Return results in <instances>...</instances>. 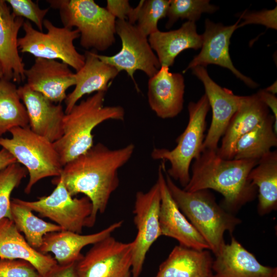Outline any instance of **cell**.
<instances>
[{"instance_id":"6da1fadb","label":"cell","mask_w":277,"mask_h":277,"mask_svg":"<svg viewBox=\"0 0 277 277\" xmlns=\"http://www.w3.org/2000/svg\"><path fill=\"white\" fill-rule=\"evenodd\" d=\"M134 149L133 144L111 149L98 143L63 166L58 177L70 194H84L92 203L89 227L94 226L98 213L105 211L119 186L118 170L130 160Z\"/></svg>"},{"instance_id":"7a4b0ae2","label":"cell","mask_w":277,"mask_h":277,"mask_svg":"<svg viewBox=\"0 0 277 277\" xmlns=\"http://www.w3.org/2000/svg\"><path fill=\"white\" fill-rule=\"evenodd\" d=\"M258 162L225 160L220 157L216 150L203 149L194 160L189 182L183 189L188 192L214 190L223 196L221 206L233 214L257 196V188L248 176Z\"/></svg>"},{"instance_id":"3957f363","label":"cell","mask_w":277,"mask_h":277,"mask_svg":"<svg viewBox=\"0 0 277 277\" xmlns=\"http://www.w3.org/2000/svg\"><path fill=\"white\" fill-rule=\"evenodd\" d=\"M106 92H97L75 104L63 119V134L53 143L62 165L86 152L93 146L92 131L108 120L123 121L121 106L104 105Z\"/></svg>"},{"instance_id":"277c9868","label":"cell","mask_w":277,"mask_h":277,"mask_svg":"<svg viewBox=\"0 0 277 277\" xmlns=\"http://www.w3.org/2000/svg\"><path fill=\"white\" fill-rule=\"evenodd\" d=\"M164 171L169 192L177 207L216 254L225 243L226 231L232 233L241 220L217 204L209 190L188 192L180 188Z\"/></svg>"},{"instance_id":"5b68a950","label":"cell","mask_w":277,"mask_h":277,"mask_svg":"<svg viewBox=\"0 0 277 277\" xmlns=\"http://www.w3.org/2000/svg\"><path fill=\"white\" fill-rule=\"evenodd\" d=\"M58 10L63 27H76L80 45L86 49L103 51L115 42L116 18L93 0H49Z\"/></svg>"},{"instance_id":"8992f818","label":"cell","mask_w":277,"mask_h":277,"mask_svg":"<svg viewBox=\"0 0 277 277\" xmlns=\"http://www.w3.org/2000/svg\"><path fill=\"white\" fill-rule=\"evenodd\" d=\"M210 109L208 98L204 94L197 102L188 105L189 120L183 132L177 138L176 146L172 150L154 148L151 156L155 160L168 161L170 167L166 173L185 187L190 179L192 161L198 157L203 150L205 137L206 117Z\"/></svg>"},{"instance_id":"52a82bcc","label":"cell","mask_w":277,"mask_h":277,"mask_svg":"<svg viewBox=\"0 0 277 277\" xmlns=\"http://www.w3.org/2000/svg\"><path fill=\"white\" fill-rule=\"evenodd\" d=\"M11 138L0 137V146L9 151L27 170L26 194L40 180L60 175L63 166L52 143L33 132L29 126L15 127Z\"/></svg>"},{"instance_id":"ba28073f","label":"cell","mask_w":277,"mask_h":277,"mask_svg":"<svg viewBox=\"0 0 277 277\" xmlns=\"http://www.w3.org/2000/svg\"><path fill=\"white\" fill-rule=\"evenodd\" d=\"M43 26L46 33L37 30L28 20L23 28L25 34L18 38V48L22 53H28L36 58L60 60L76 71L85 63V55L79 53L74 41L80 37L79 31L75 29L59 27L45 19Z\"/></svg>"},{"instance_id":"9c48e42d","label":"cell","mask_w":277,"mask_h":277,"mask_svg":"<svg viewBox=\"0 0 277 277\" xmlns=\"http://www.w3.org/2000/svg\"><path fill=\"white\" fill-rule=\"evenodd\" d=\"M52 183L56 185L52 192L38 197L36 201L12 199L41 216L55 222L62 230L82 233L84 227H89L92 211L91 201L85 196L73 197L60 177L54 179Z\"/></svg>"},{"instance_id":"30bf717a","label":"cell","mask_w":277,"mask_h":277,"mask_svg":"<svg viewBox=\"0 0 277 277\" xmlns=\"http://www.w3.org/2000/svg\"><path fill=\"white\" fill-rule=\"evenodd\" d=\"M115 31L121 41V50L113 55L97 53V56L102 62L114 67L118 72L126 71L133 81L135 89L139 91L134 76L136 71L141 70L150 78L158 71L161 65L151 48L147 36L136 24L117 19Z\"/></svg>"},{"instance_id":"8fae6325","label":"cell","mask_w":277,"mask_h":277,"mask_svg":"<svg viewBox=\"0 0 277 277\" xmlns=\"http://www.w3.org/2000/svg\"><path fill=\"white\" fill-rule=\"evenodd\" d=\"M133 246V241L106 238L75 263L76 277H132Z\"/></svg>"},{"instance_id":"7c38bea8","label":"cell","mask_w":277,"mask_h":277,"mask_svg":"<svg viewBox=\"0 0 277 277\" xmlns=\"http://www.w3.org/2000/svg\"><path fill=\"white\" fill-rule=\"evenodd\" d=\"M160 205L161 193L157 182L148 191H138L135 194L133 213L137 234L133 241L132 277H140L148 251L162 235Z\"/></svg>"},{"instance_id":"4fadbf2b","label":"cell","mask_w":277,"mask_h":277,"mask_svg":"<svg viewBox=\"0 0 277 277\" xmlns=\"http://www.w3.org/2000/svg\"><path fill=\"white\" fill-rule=\"evenodd\" d=\"M240 21L239 17L234 24L224 26L222 23H215L208 18L206 19L205 31L201 34V50L188 64L183 72L196 66L206 68L208 65H216L230 70L248 87L251 88L258 87V84L235 68L230 56V38L234 31L238 29Z\"/></svg>"},{"instance_id":"5bb4252c","label":"cell","mask_w":277,"mask_h":277,"mask_svg":"<svg viewBox=\"0 0 277 277\" xmlns=\"http://www.w3.org/2000/svg\"><path fill=\"white\" fill-rule=\"evenodd\" d=\"M191 70L192 74L202 82L212 110L211 122L205 135L203 150H216L219 141L237 110L242 96L235 95L231 90L216 84L210 77L205 67L196 66Z\"/></svg>"},{"instance_id":"9a60e30c","label":"cell","mask_w":277,"mask_h":277,"mask_svg":"<svg viewBox=\"0 0 277 277\" xmlns=\"http://www.w3.org/2000/svg\"><path fill=\"white\" fill-rule=\"evenodd\" d=\"M165 162L163 161L159 166L157 180L161 193L159 223L162 235L175 239L183 246L210 250L207 242L181 212L171 196L164 174Z\"/></svg>"},{"instance_id":"2e32d148","label":"cell","mask_w":277,"mask_h":277,"mask_svg":"<svg viewBox=\"0 0 277 277\" xmlns=\"http://www.w3.org/2000/svg\"><path fill=\"white\" fill-rule=\"evenodd\" d=\"M27 85L54 103L65 101L67 89L75 86V73L66 64L57 60L36 58L25 71Z\"/></svg>"},{"instance_id":"e0dca14e","label":"cell","mask_w":277,"mask_h":277,"mask_svg":"<svg viewBox=\"0 0 277 277\" xmlns=\"http://www.w3.org/2000/svg\"><path fill=\"white\" fill-rule=\"evenodd\" d=\"M17 91L26 109L30 129L52 143L60 139L65 115L61 104L52 102L26 84L17 88Z\"/></svg>"},{"instance_id":"ac0fdd59","label":"cell","mask_w":277,"mask_h":277,"mask_svg":"<svg viewBox=\"0 0 277 277\" xmlns=\"http://www.w3.org/2000/svg\"><path fill=\"white\" fill-rule=\"evenodd\" d=\"M185 81L180 73L171 72L167 66H161L149 78L147 97L151 109L160 118H171L183 108Z\"/></svg>"},{"instance_id":"d6986e66","label":"cell","mask_w":277,"mask_h":277,"mask_svg":"<svg viewBox=\"0 0 277 277\" xmlns=\"http://www.w3.org/2000/svg\"><path fill=\"white\" fill-rule=\"evenodd\" d=\"M214 255L212 277H277L276 267L262 265L234 237Z\"/></svg>"},{"instance_id":"ffe728a7","label":"cell","mask_w":277,"mask_h":277,"mask_svg":"<svg viewBox=\"0 0 277 277\" xmlns=\"http://www.w3.org/2000/svg\"><path fill=\"white\" fill-rule=\"evenodd\" d=\"M123 221L115 222L106 228L94 233L82 234L62 230L47 233L38 251L43 254L51 252L59 265H67L77 262L83 255L82 249L93 245L112 233L122 225Z\"/></svg>"},{"instance_id":"44dd1931","label":"cell","mask_w":277,"mask_h":277,"mask_svg":"<svg viewBox=\"0 0 277 277\" xmlns=\"http://www.w3.org/2000/svg\"><path fill=\"white\" fill-rule=\"evenodd\" d=\"M268 108L256 94L242 96L239 107L231 118L222 136L217 155L225 160L233 159L238 141L254 128L269 114Z\"/></svg>"},{"instance_id":"7402d4cb","label":"cell","mask_w":277,"mask_h":277,"mask_svg":"<svg viewBox=\"0 0 277 277\" xmlns=\"http://www.w3.org/2000/svg\"><path fill=\"white\" fill-rule=\"evenodd\" d=\"M24 22L12 14L6 1L0 0V64L4 78L18 83L25 80L26 69L17 45L18 33Z\"/></svg>"},{"instance_id":"603a6c76","label":"cell","mask_w":277,"mask_h":277,"mask_svg":"<svg viewBox=\"0 0 277 277\" xmlns=\"http://www.w3.org/2000/svg\"><path fill=\"white\" fill-rule=\"evenodd\" d=\"M0 259L26 261L42 277H47L58 265L50 255L31 247L13 221L8 218L0 220Z\"/></svg>"},{"instance_id":"cb8c5ba5","label":"cell","mask_w":277,"mask_h":277,"mask_svg":"<svg viewBox=\"0 0 277 277\" xmlns=\"http://www.w3.org/2000/svg\"><path fill=\"white\" fill-rule=\"evenodd\" d=\"M96 52L86 51L83 67L75 73V84L73 90L65 100V113H68L84 95L93 92H105L109 82L118 74L113 66L101 61Z\"/></svg>"},{"instance_id":"d4e9b609","label":"cell","mask_w":277,"mask_h":277,"mask_svg":"<svg viewBox=\"0 0 277 277\" xmlns=\"http://www.w3.org/2000/svg\"><path fill=\"white\" fill-rule=\"evenodd\" d=\"M213 260L209 250L175 246L154 277H212Z\"/></svg>"},{"instance_id":"484cf974","label":"cell","mask_w":277,"mask_h":277,"mask_svg":"<svg viewBox=\"0 0 277 277\" xmlns=\"http://www.w3.org/2000/svg\"><path fill=\"white\" fill-rule=\"evenodd\" d=\"M148 41L155 51L161 66L169 67L176 56L188 49L197 50L202 43V35L197 33L195 22L187 21L176 30L157 32L150 35Z\"/></svg>"},{"instance_id":"4316f807","label":"cell","mask_w":277,"mask_h":277,"mask_svg":"<svg viewBox=\"0 0 277 277\" xmlns=\"http://www.w3.org/2000/svg\"><path fill=\"white\" fill-rule=\"evenodd\" d=\"M258 190V212L264 215L277 207V151H271L258 162L248 176Z\"/></svg>"},{"instance_id":"83f0119b","label":"cell","mask_w":277,"mask_h":277,"mask_svg":"<svg viewBox=\"0 0 277 277\" xmlns=\"http://www.w3.org/2000/svg\"><path fill=\"white\" fill-rule=\"evenodd\" d=\"M277 146V121L270 114L238 141L233 159L259 160Z\"/></svg>"},{"instance_id":"f1b7e54d","label":"cell","mask_w":277,"mask_h":277,"mask_svg":"<svg viewBox=\"0 0 277 277\" xmlns=\"http://www.w3.org/2000/svg\"><path fill=\"white\" fill-rule=\"evenodd\" d=\"M28 126L27 112L17 88L10 81L0 78V137L13 128Z\"/></svg>"},{"instance_id":"f546056e","label":"cell","mask_w":277,"mask_h":277,"mask_svg":"<svg viewBox=\"0 0 277 277\" xmlns=\"http://www.w3.org/2000/svg\"><path fill=\"white\" fill-rule=\"evenodd\" d=\"M12 220L20 232H23L29 245L36 250L41 246L44 236L48 233L62 230L56 224L47 222L38 217L33 211L17 203L11 202Z\"/></svg>"},{"instance_id":"4dcf8cb0","label":"cell","mask_w":277,"mask_h":277,"mask_svg":"<svg viewBox=\"0 0 277 277\" xmlns=\"http://www.w3.org/2000/svg\"><path fill=\"white\" fill-rule=\"evenodd\" d=\"M218 9L208 0H170L166 28H170L179 19L195 22L202 13H213Z\"/></svg>"},{"instance_id":"1f68e13d","label":"cell","mask_w":277,"mask_h":277,"mask_svg":"<svg viewBox=\"0 0 277 277\" xmlns=\"http://www.w3.org/2000/svg\"><path fill=\"white\" fill-rule=\"evenodd\" d=\"M27 169L16 162L0 170V220H12L11 195L28 174Z\"/></svg>"},{"instance_id":"d6a6232c","label":"cell","mask_w":277,"mask_h":277,"mask_svg":"<svg viewBox=\"0 0 277 277\" xmlns=\"http://www.w3.org/2000/svg\"><path fill=\"white\" fill-rule=\"evenodd\" d=\"M170 0H143L138 3L136 25L146 36L157 32L159 21L167 16Z\"/></svg>"},{"instance_id":"836d02e7","label":"cell","mask_w":277,"mask_h":277,"mask_svg":"<svg viewBox=\"0 0 277 277\" xmlns=\"http://www.w3.org/2000/svg\"><path fill=\"white\" fill-rule=\"evenodd\" d=\"M11 7L12 14L16 17L26 18L33 23L42 31L44 18L49 8L41 9L38 4L32 0H7L6 1Z\"/></svg>"},{"instance_id":"e575fe53","label":"cell","mask_w":277,"mask_h":277,"mask_svg":"<svg viewBox=\"0 0 277 277\" xmlns=\"http://www.w3.org/2000/svg\"><path fill=\"white\" fill-rule=\"evenodd\" d=\"M0 277H42L29 262L22 260L0 259Z\"/></svg>"},{"instance_id":"d590c367","label":"cell","mask_w":277,"mask_h":277,"mask_svg":"<svg viewBox=\"0 0 277 277\" xmlns=\"http://www.w3.org/2000/svg\"><path fill=\"white\" fill-rule=\"evenodd\" d=\"M240 18L243 21L239 23L238 28L249 24L262 25L268 28L277 29V7L271 10L248 12L245 11Z\"/></svg>"},{"instance_id":"8d00e7d4","label":"cell","mask_w":277,"mask_h":277,"mask_svg":"<svg viewBox=\"0 0 277 277\" xmlns=\"http://www.w3.org/2000/svg\"><path fill=\"white\" fill-rule=\"evenodd\" d=\"M106 9L118 20L127 21L133 8L128 0H107Z\"/></svg>"},{"instance_id":"74e56055","label":"cell","mask_w":277,"mask_h":277,"mask_svg":"<svg viewBox=\"0 0 277 277\" xmlns=\"http://www.w3.org/2000/svg\"><path fill=\"white\" fill-rule=\"evenodd\" d=\"M260 100L270 109L272 115L277 121V98L274 94H271L264 89H261L256 93Z\"/></svg>"},{"instance_id":"f35d334b","label":"cell","mask_w":277,"mask_h":277,"mask_svg":"<svg viewBox=\"0 0 277 277\" xmlns=\"http://www.w3.org/2000/svg\"><path fill=\"white\" fill-rule=\"evenodd\" d=\"M76 262L67 265H57L47 277H76Z\"/></svg>"},{"instance_id":"ab89813d","label":"cell","mask_w":277,"mask_h":277,"mask_svg":"<svg viewBox=\"0 0 277 277\" xmlns=\"http://www.w3.org/2000/svg\"><path fill=\"white\" fill-rule=\"evenodd\" d=\"M16 162V160L9 151L3 148L0 150V170Z\"/></svg>"},{"instance_id":"60d3db41","label":"cell","mask_w":277,"mask_h":277,"mask_svg":"<svg viewBox=\"0 0 277 277\" xmlns=\"http://www.w3.org/2000/svg\"><path fill=\"white\" fill-rule=\"evenodd\" d=\"M267 92L275 95L277 93V83L276 81L274 82L272 85H270L266 89H264Z\"/></svg>"},{"instance_id":"b9f144b4","label":"cell","mask_w":277,"mask_h":277,"mask_svg":"<svg viewBox=\"0 0 277 277\" xmlns=\"http://www.w3.org/2000/svg\"><path fill=\"white\" fill-rule=\"evenodd\" d=\"M3 77H4V74H3V69L0 64V78H3Z\"/></svg>"}]
</instances>
